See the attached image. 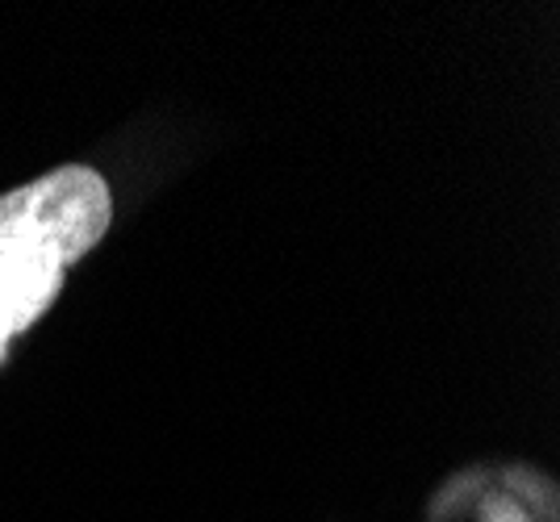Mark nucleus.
Listing matches in <instances>:
<instances>
[{
	"instance_id": "nucleus-1",
	"label": "nucleus",
	"mask_w": 560,
	"mask_h": 522,
	"mask_svg": "<svg viewBox=\"0 0 560 522\" xmlns=\"http://www.w3.org/2000/svg\"><path fill=\"white\" fill-rule=\"evenodd\" d=\"M114 226L109 180L89 164L50 167L0 197V247L68 272Z\"/></svg>"
},
{
	"instance_id": "nucleus-2",
	"label": "nucleus",
	"mask_w": 560,
	"mask_h": 522,
	"mask_svg": "<svg viewBox=\"0 0 560 522\" xmlns=\"http://www.w3.org/2000/svg\"><path fill=\"white\" fill-rule=\"evenodd\" d=\"M59 268L22 256V251H4L0 247V359L9 356V343L22 331H30L59 297L63 288Z\"/></svg>"
}]
</instances>
